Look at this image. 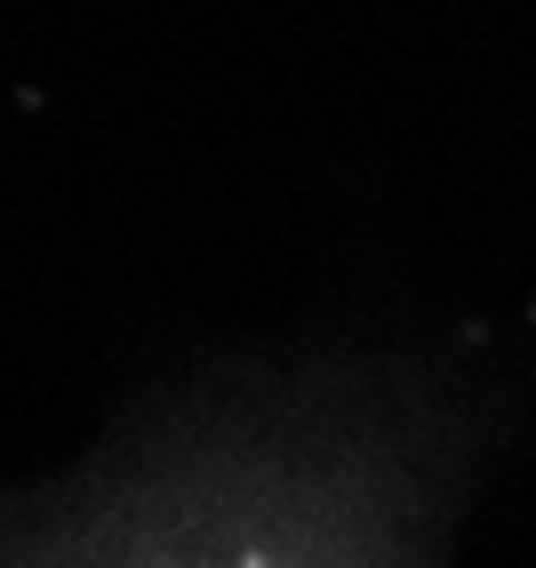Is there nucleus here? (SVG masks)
Listing matches in <instances>:
<instances>
[{
	"label": "nucleus",
	"mask_w": 536,
	"mask_h": 568,
	"mask_svg": "<svg viewBox=\"0 0 536 568\" xmlns=\"http://www.w3.org/2000/svg\"><path fill=\"white\" fill-rule=\"evenodd\" d=\"M176 568H281V560H176Z\"/></svg>",
	"instance_id": "1"
}]
</instances>
